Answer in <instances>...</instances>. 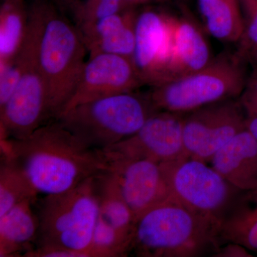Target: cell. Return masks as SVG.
I'll list each match as a JSON object with an SVG mask.
<instances>
[{"label":"cell","instance_id":"6da1fadb","mask_svg":"<svg viewBox=\"0 0 257 257\" xmlns=\"http://www.w3.org/2000/svg\"><path fill=\"white\" fill-rule=\"evenodd\" d=\"M2 153L13 159L39 194H58L110 170L104 152L88 146L57 120L23 140L1 139Z\"/></svg>","mask_w":257,"mask_h":257},{"label":"cell","instance_id":"7a4b0ae2","mask_svg":"<svg viewBox=\"0 0 257 257\" xmlns=\"http://www.w3.org/2000/svg\"><path fill=\"white\" fill-rule=\"evenodd\" d=\"M28 28L46 84L52 121L73 94L87 62V49L73 21L48 0H35L29 7Z\"/></svg>","mask_w":257,"mask_h":257},{"label":"cell","instance_id":"3957f363","mask_svg":"<svg viewBox=\"0 0 257 257\" xmlns=\"http://www.w3.org/2000/svg\"><path fill=\"white\" fill-rule=\"evenodd\" d=\"M222 244L220 223L170 201L137 221L131 253L139 257L214 256Z\"/></svg>","mask_w":257,"mask_h":257},{"label":"cell","instance_id":"277c9868","mask_svg":"<svg viewBox=\"0 0 257 257\" xmlns=\"http://www.w3.org/2000/svg\"><path fill=\"white\" fill-rule=\"evenodd\" d=\"M158 111L148 92L135 91L79 104L55 120L88 146L102 150L133 136Z\"/></svg>","mask_w":257,"mask_h":257},{"label":"cell","instance_id":"5b68a950","mask_svg":"<svg viewBox=\"0 0 257 257\" xmlns=\"http://www.w3.org/2000/svg\"><path fill=\"white\" fill-rule=\"evenodd\" d=\"M96 176L73 189L37 200L36 247L81 250L90 246L99 216Z\"/></svg>","mask_w":257,"mask_h":257},{"label":"cell","instance_id":"8992f818","mask_svg":"<svg viewBox=\"0 0 257 257\" xmlns=\"http://www.w3.org/2000/svg\"><path fill=\"white\" fill-rule=\"evenodd\" d=\"M246 62L236 53L220 55L198 72L151 87L149 94L159 110L182 114L217 101L236 99L248 78Z\"/></svg>","mask_w":257,"mask_h":257},{"label":"cell","instance_id":"52a82bcc","mask_svg":"<svg viewBox=\"0 0 257 257\" xmlns=\"http://www.w3.org/2000/svg\"><path fill=\"white\" fill-rule=\"evenodd\" d=\"M160 165L174 201L220 224L242 192L202 161L184 157Z\"/></svg>","mask_w":257,"mask_h":257},{"label":"cell","instance_id":"ba28073f","mask_svg":"<svg viewBox=\"0 0 257 257\" xmlns=\"http://www.w3.org/2000/svg\"><path fill=\"white\" fill-rule=\"evenodd\" d=\"M18 55L23 65V75L15 92L0 107L1 139L23 140L50 121L47 86L29 28Z\"/></svg>","mask_w":257,"mask_h":257},{"label":"cell","instance_id":"9c48e42d","mask_svg":"<svg viewBox=\"0 0 257 257\" xmlns=\"http://www.w3.org/2000/svg\"><path fill=\"white\" fill-rule=\"evenodd\" d=\"M246 118L239 98L217 101L184 114L187 157L210 162L221 147L246 130Z\"/></svg>","mask_w":257,"mask_h":257},{"label":"cell","instance_id":"30bf717a","mask_svg":"<svg viewBox=\"0 0 257 257\" xmlns=\"http://www.w3.org/2000/svg\"><path fill=\"white\" fill-rule=\"evenodd\" d=\"M184 114L158 111L133 136L101 150L108 162L146 160L162 164L187 157L183 138Z\"/></svg>","mask_w":257,"mask_h":257},{"label":"cell","instance_id":"8fae6325","mask_svg":"<svg viewBox=\"0 0 257 257\" xmlns=\"http://www.w3.org/2000/svg\"><path fill=\"white\" fill-rule=\"evenodd\" d=\"M144 85L132 58L112 54L89 57L62 113L101 98L135 92Z\"/></svg>","mask_w":257,"mask_h":257},{"label":"cell","instance_id":"7c38bea8","mask_svg":"<svg viewBox=\"0 0 257 257\" xmlns=\"http://www.w3.org/2000/svg\"><path fill=\"white\" fill-rule=\"evenodd\" d=\"M174 16L152 9L138 13L132 60L145 85L162 84L172 53Z\"/></svg>","mask_w":257,"mask_h":257},{"label":"cell","instance_id":"4fadbf2b","mask_svg":"<svg viewBox=\"0 0 257 257\" xmlns=\"http://www.w3.org/2000/svg\"><path fill=\"white\" fill-rule=\"evenodd\" d=\"M109 163L137 221L154 208L174 201L160 164L146 160H116Z\"/></svg>","mask_w":257,"mask_h":257},{"label":"cell","instance_id":"5bb4252c","mask_svg":"<svg viewBox=\"0 0 257 257\" xmlns=\"http://www.w3.org/2000/svg\"><path fill=\"white\" fill-rule=\"evenodd\" d=\"M138 15L135 8H127L90 25L77 28L89 57L99 54H112L133 58Z\"/></svg>","mask_w":257,"mask_h":257},{"label":"cell","instance_id":"9a60e30c","mask_svg":"<svg viewBox=\"0 0 257 257\" xmlns=\"http://www.w3.org/2000/svg\"><path fill=\"white\" fill-rule=\"evenodd\" d=\"M213 60L202 30L192 20L174 16L172 53L162 84L198 72Z\"/></svg>","mask_w":257,"mask_h":257},{"label":"cell","instance_id":"2e32d148","mask_svg":"<svg viewBox=\"0 0 257 257\" xmlns=\"http://www.w3.org/2000/svg\"><path fill=\"white\" fill-rule=\"evenodd\" d=\"M210 163L239 190L257 188V140L246 128L221 147Z\"/></svg>","mask_w":257,"mask_h":257},{"label":"cell","instance_id":"e0dca14e","mask_svg":"<svg viewBox=\"0 0 257 257\" xmlns=\"http://www.w3.org/2000/svg\"><path fill=\"white\" fill-rule=\"evenodd\" d=\"M24 201L0 216V257L24 256L36 247L39 219L32 205Z\"/></svg>","mask_w":257,"mask_h":257},{"label":"cell","instance_id":"ac0fdd59","mask_svg":"<svg viewBox=\"0 0 257 257\" xmlns=\"http://www.w3.org/2000/svg\"><path fill=\"white\" fill-rule=\"evenodd\" d=\"M223 244L233 242L257 251V188L242 191L221 221Z\"/></svg>","mask_w":257,"mask_h":257},{"label":"cell","instance_id":"d6986e66","mask_svg":"<svg viewBox=\"0 0 257 257\" xmlns=\"http://www.w3.org/2000/svg\"><path fill=\"white\" fill-rule=\"evenodd\" d=\"M95 182L99 216L133 241L137 221L123 197L116 176L111 170L105 171L96 176Z\"/></svg>","mask_w":257,"mask_h":257},{"label":"cell","instance_id":"ffe728a7","mask_svg":"<svg viewBox=\"0 0 257 257\" xmlns=\"http://www.w3.org/2000/svg\"><path fill=\"white\" fill-rule=\"evenodd\" d=\"M206 30L224 42L239 41L243 19L238 0H198Z\"/></svg>","mask_w":257,"mask_h":257},{"label":"cell","instance_id":"44dd1931","mask_svg":"<svg viewBox=\"0 0 257 257\" xmlns=\"http://www.w3.org/2000/svg\"><path fill=\"white\" fill-rule=\"evenodd\" d=\"M29 8L24 0H5L0 8V63L13 60L26 36Z\"/></svg>","mask_w":257,"mask_h":257},{"label":"cell","instance_id":"7402d4cb","mask_svg":"<svg viewBox=\"0 0 257 257\" xmlns=\"http://www.w3.org/2000/svg\"><path fill=\"white\" fill-rule=\"evenodd\" d=\"M0 166V216L24 201L37 200L39 193L13 159L2 153Z\"/></svg>","mask_w":257,"mask_h":257},{"label":"cell","instance_id":"603a6c76","mask_svg":"<svg viewBox=\"0 0 257 257\" xmlns=\"http://www.w3.org/2000/svg\"><path fill=\"white\" fill-rule=\"evenodd\" d=\"M243 19V31L235 53L246 61L257 50V0H238Z\"/></svg>","mask_w":257,"mask_h":257},{"label":"cell","instance_id":"cb8c5ba5","mask_svg":"<svg viewBox=\"0 0 257 257\" xmlns=\"http://www.w3.org/2000/svg\"><path fill=\"white\" fill-rule=\"evenodd\" d=\"M23 72V63L18 55L10 62L0 63V107L4 105L18 87Z\"/></svg>","mask_w":257,"mask_h":257},{"label":"cell","instance_id":"d4e9b609","mask_svg":"<svg viewBox=\"0 0 257 257\" xmlns=\"http://www.w3.org/2000/svg\"><path fill=\"white\" fill-rule=\"evenodd\" d=\"M239 100L247 116H257V69L248 76Z\"/></svg>","mask_w":257,"mask_h":257},{"label":"cell","instance_id":"484cf974","mask_svg":"<svg viewBox=\"0 0 257 257\" xmlns=\"http://www.w3.org/2000/svg\"><path fill=\"white\" fill-rule=\"evenodd\" d=\"M214 257H251L249 250L239 243L228 242L221 245Z\"/></svg>","mask_w":257,"mask_h":257},{"label":"cell","instance_id":"4316f807","mask_svg":"<svg viewBox=\"0 0 257 257\" xmlns=\"http://www.w3.org/2000/svg\"><path fill=\"white\" fill-rule=\"evenodd\" d=\"M48 1L53 3L65 14L70 13L71 15L80 3L79 0H48Z\"/></svg>","mask_w":257,"mask_h":257},{"label":"cell","instance_id":"83f0119b","mask_svg":"<svg viewBox=\"0 0 257 257\" xmlns=\"http://www.w3.org/2000/svg\"><path fill=\"white\" fill-rule=\"evenodd\" d=\"M246 128L257 140V116H247Z\"/></svg>","mask_w":257,"mask_h":257},{"label":"cell","instance_id":"f1b7e54d","mask_svg":"<svg viewBox=\"0 0 257 257\" xmlns=\"http://www.w3.org/2000/svg\"><path fill=\"white\" fill-rule=\"evenodd\" d=\"M167 0H124L126 6L128 8H136L137 7L152 4V3H161V2H165Z\"/></svg>","mask_w":257,"mask_h":257},{"label":"cell","instance_id":"f546056e","mask_svg":"<svg viewBox=\"0 0 257 257\" xmlns=\"http://www.w3.org/2000/svg\"><path fill=\"white\" fill-rule=\"evenodd\" d=\"M251 59H252V60H254L257 63V50L253 54L252 56H251Z\"/></svg>","mask_w":257,"mask_h":257},{"label":"cell","instance_id":"4dcf8cb0","mask_svg":"<svg viewBox=\"0 0 257 257\" xmlns=\"http://www.w3.org/2000/svg\"><path fill=\"white\" fill-rule=\"evenodd\" d=\"M3 1H5V0H3Z\"/></svg>","mask_w":257,"mask_h":257}]
</instances>
